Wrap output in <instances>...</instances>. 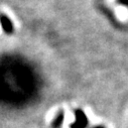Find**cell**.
Returning a JSON list of instances; mask_svg holds the SVG:
<instances>
[{
  "mask_svg": "<svg viewBox=\"0 0 128 128\" xmlns=\"http://www.w3.org/2000/svg\"><path fill=\"white\" fill-rule=\"evenodd\" d=\"M75 115H76V121L73 122L70 125V127L71 128H84L88 122L85 113L82 110H76Z\"/></svg>",
  "mask_w": 128,
  "mask_h": 128,
  "instance_id": "obj_1",
  "label": "cell"
},
{
  "mask_svg": "<svg viewBox=\"0 0 128 128\" xmlns=\"http://www.w3.org/2000/svg\"><path fill=\"white\" fill-rule=\"evenodd\" d=\"M0 23L2 25V28L4 30V32L10 34L13 32V23L11 20L4 14H0Z\"/></svg>",
  "mask_w": 128,
  "mask_h": 128,
  "instance_id": "obj_2",
  "label": "cell"
},
{
  "mask_svg": "<svg viewBox=\"0 0 128 128\" xmlns=\"http://www.w3.org/2000/svg\"><path fill=\"white\" fill-rule=\"evenodd\" d=\"M62 120H64V112H62V111H60V112L56 114V116L54 117V121H52V127H54V128L60 127V126L62 125Z\"/></svg>",
  "mask_w": 128,
  "mask_h": 128,
  "instance_id": "obj_3",
  "label": "cell"
},
{
  "mask_svg": "<svg viewBox=\"0 0 128 128\" xmlns=\"http://www.w3.org/2000/svg\"><path fill=\"white\" fill-rule=\"evenodd\" d=\"M98 128H100V127H98Z\"/></svg>",
  "mask_w": 128,
  "mask_h": 128,
  "instance_id": "obj_4",
  "label": "cell"
}]
</instances>
